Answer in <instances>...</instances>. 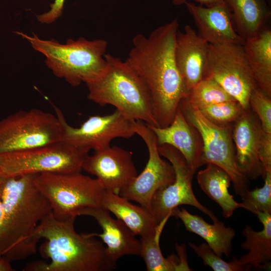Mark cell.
<instances>
[{
	"label": "cell",
	"instance_id": "6da1fadb",
	"mask_svg": "<svg viewBox=\"0 0 271 271\" xmlns=\"http://www.w3.org/2000/svg\"><path fill=\"white\" fill-rule=\"evenodd\" d=\"M178 28L175 19L158 27L148 37L136 35L125 60L147 86L155 118L161 127L171 124L180 101L189 92L175 57Z\"/></svg>",
	"mask_w": 271,
	"mask_h": 271
},
{
	"label": "cell",
	"instance_id": "7a4b0ae2",
	"mask_svg": "<svg viewBox=\"0 0 271 271\" xmlns=\"http://www.w3.org/2000/svg\"><path fill=\"white\" fill-rule=\"evenodd\" d=\"M75 217L60 220L51 213L36 229L33 238L41 245V255L49 259L28 264L24 270L33 271H111L116 262L108 256L103 242L92 233H78L74 227Z\"/></svg>",
	"mask_w": 271,
	"mask_h": 271
},
{
	"label": "cell",
	"instance_id": "3957f363",
	"mask_svg": "<svg viewBox=\"0 0 271 271\" xmlns=\"http://www.w3.org/2000/svg\"><path fill=\"white\" fill-rule=\"evenodd\" d=\"M37 175L3 177L1 198L6 247L3 257L11 262L36 252L38 242L33 235L40 222L52 213L50 202L35 184Z\"/></svg>",
	"mask_w": 271,
	"mask_h": 271
},
{
	"label": "cell",
	"instance_id": "277c9868",
	"mask_svg": "<svg viewBox=\"0 0 271 271\" xmlns=\"http://www.w3.org/2000/svg\"><path fill=\"white\" fill-rule=\"evenodd\" d=\"M103 72L86 83L89 100L100 105H113L132 120L159 126L153 114L151 98L145 83L128 63L109 54Z\"/></svg>",
	"mask_w": 271,
	"mask_h": 271
},
{
	"label": "cell",
	"instance_id": "5b68a950",
	"mask_svg": "<svg viewBox=\"0 0 271 271\" xmlns=\"http://www.w3.org/2000/svg\"><path fill=\"white\" fill-rule=\"evenodd\" d=\"M15 33L45 57L46 65L56 76L64 78L72 86L93 81L106 67L104 55L107 42L105 40L90 41L80 37L60 44L54 39H41L35 34L29 36L23 32Z\"/></svg>",
	"mask_w": 271,
	"mask_h": 271
},
{
	"label": "cell",
	"instance_id": "8992f818",
	"mask_svg": "<svg viewBox=\"0 0 271 271\" xmlns=\"http://www.w3.org/2000/svg\"><path fill=\"white\" fill-rule=\"evenodd\" d=\"M35 184L50 202L52 213L57 219L76 217L84 208L101 207L105 189L96 178L81 172L68 174H37Z\"/></svg>",
	"mask_w": 271,
	"mask_h": 271
},
{
	"label": "cell",
	"instance_id": "52a82bcc",
	"mask_svg": "<svg viewBox=\"0 0 271 271\" xmlns=\"http://www.w3.org/2000/svg\"><path fill=\"white\" fill-rule=\"evenodd\" d=\"M62 134L56 114L38 108L17 111L0 120V156L61 141Z\"/></svg>",
	"mask_w": 271,
	"mask_h": 271
},
{
	"label": "cell",
	"instance_id": "ba28073f",
	"mask_svg": "<svg viewBox=\"0 0 271 271\" xmlns=\"http://www.w3.org/2000/svg\"><path fill=\"white\" fill-rule=\"evenodd\" d=\"M178 107L186 119L199 132L203 142L200 167L214 164L226 171L231 178L236 195L241 197L249 190V181L239 170L232 139V125L219 126L209 121L196 107L184 98Z\"/></svg>",
	"mask_w": 271,
	"mask_h": 271
},
{
	"label": "cell",
	"instance_id": "9c48e42d",
	"mask_svg": "<svg viewBox=\"0 0 271 271\" xmlns=\"http://www.w3.org/2000/svg\"><path fill=\"white\" fill-rule=\"evenodd\" d=\"M88 153L61 141L20 152L0 156V174L8 177L44 173L81 172Z\"/></svg>",
	"mask_w": 271,
	"mask_h": 271
},
{
	"label": "cell",
	"instance_id": "30bf717a",
	"mask_svg": "<svg viewBox=\"0 0 271 271\" xmlns=\"http://www.w3.org/2000/svg\"><path fill=\"white\" fill-rule=\"evenodd\" d=\"M203 78L216 82L244 110L250 108V94L258 86L243 45L209 44Z\"/></svg>",
	"mask_w": 271,
	"mask_h": 271
},
{
	"label": "cell",
	"instance_id": "8fae6325",
	"mask_svg": "<svg viewBox=\"0 0 271 271\" xmlns=\"http://www.w3.org/2000/svg\"><path fill=\"white\" fill-rule=\"evenodd\" d=\"M53 107L62 126L61 141L87 153L91 150L95 151L110 147L111 141L115 138L128 139L136 134L134 120L117 109L109 114L91 116L79 127H75L67 123L58 107Z\"/></svg>",
	"mask_w": 271,
	"mask_h": 271
},
{
	"label": "cell",
	"instance_id": "7c38bea8",
	"mask_svg": "<svg viewBox=\"0 0 271 271\" xmlns=\"http://www.w3.org/2000/svg\"><path fill=\"white\" fill-rule=\"evenodd\" d=\"M161 156L172 165L175 180L171 185L156 192L151 203L152 214L158 225L171 216L173 209L181 205L194 206L207 215L215 222L218 220L213 212L200 203L195 196L192 186L195 174L183 155L169 145L158 146Z\"/></svg>",
	"mask_w": 271,
	"mask_h": 271
},
{
	"label": "cell",
	"instance_id": "4fadbf2b",
	"mask_svg": "<svg viewBox=\"0 0 271 271\" xmlns=\"http://www.w3.org/2000/svg\"><path fill=\"white\" fill-rule=\"evenodd\" d=\"M133 127L135 133L143 139L147 146L149 159L142 172L120 192L119 195L129 201H136L152 213L154 195L160 189L174 182L175 172L171 163L161 158L156 136L151 129L139 120L133 121Z\"/></svg>",
	"mask_w": 271,
	"mask_h": 271
},
{
	"label": "cell",
	"instance_id": "5bb4252c",
	"mask_svg": "<svg viewBox=\"0 0 271 271\" xmlns=\"http://www.w3.org/2000/svg\"><path fill=\"white\" fill-rule=\"evenodd\" d=\"M232 134L236 163L248 180H255L265 172L261 162L265 147L271 145V134L266 133L255 112L244 110L233 123Z\"/></svg>",
	"mask_w": 271,
	"mask_h": 271
},
{
	"label": "cell",
	"instance_id": "9a60e30c",
	"mask_svg": "<svg viewBox=\"0 0 271 271\" xmlns=\"http://www.w3.org/2000/svg\"><path fill=\"white\" fill-rule=\"evenodd\" d=\"M82 170L95 176L105 190L119 195L138 175L132 153L116 146L87 155Z\"/></svg>",
	"mask_w": 271,
	"mask_h": 271
},
{
	"label": "cell",
	"instance_id": "2e32d148",
	"mask_svg": "<svg viewBox=\"0 0 271 271\" xmlns=\"http://www.w3.org/2000/svg\"><path fill=\"white\" fill-rule=\"evenodd\" d=\"M197 28L198 34L209 44L243 45L245 40L234 27L230 9L224 1L211 7L185 4Z\"/></svg>",
	"mask_w": 271,
	"mask_h": 271
},
{
	"label": "cell",
	"instance_id": "e0dca14e",
	"mask_svg": "<svg viewBox=\"0 0 271 271\" xmlns=\"http://www.w3.org/2000/svg\"><path fill=\"white\" fill-rule=\"evenodd\" d=\"M81 215L94 218L101 227V233L92 234L106 244L107 253L114 262L126 255H140V240L123 222L112 218L109 211L101 207H89L80 210L77 216Z\"/></svg>",
	"mask_w": 271,
	"mask_h": 271
},
{
	"label": "cell",
	"instance_id": "ac0fdd59",
	"mask_svg": "<svg viewBox=\"0 0 271 271\" xmlns=\"http://www.w3.org/2000/svg\"><path fill=\"white\" fill-rule=\"evenodd\" d=\"M209 46L190 25H186L183 32H178L175 60L188 91L203 78Z\"/></svg>",
	"mask_w": 271,
	"mask_h": 271
},
{
	"label": "cell",
	"instance_id": "d6986e66",
	"mask_svg": "<svg viewBox=\"0 0 271 271\" xmlns=\"http://www.w3.org/2000/svg\"><path fill=\"white\" fill-rule=\"evenodd\" d=\"M147 125L155 134L158 146L169 145L178 150L192 171L196 172L200 167L202 139L198 130L188 122L179 107L168 126L161 127Z\"/></svg>",
	"mask_w": 271,
	"mask_h": 271
},
{
	"label": "cell",
	"instance_id": "ffe728a7",
	"mask_svg": "<svg viewBox=\"0 0 271 271\" xmlns=\"http://www.w3.org/2000/svg\"><path fill=\"white\" fill-rule=\"evenodd\" d=\"M171 216L181 219L186 229L203 238L218 256L224 254L229 257L232 251V240L235 236L234 230L226 227L218 220L211 224L198 215L191 214L183 207L173 210Z\"/></svg>",
	"mask_w": 271,
	"mask_h": 271
},
{
	"label": "cell",
	"instance_id": "44dd1931",
	"mask_svg": "<svg viewBox=\"0 0 271 271\" xmlns=\"http://www.w3.org/2000/svg\"><path fill=\"white\" fill-rule=\"evenodd\" d=\"M101 207L113 213L136 235L144 237L156 232L158 225L152 214L141 206L133 205L119 194L105 190Z\"/></svg>",
	"mask_w": 271,
	"mask_h": 271
},
{
	"label": "cell",
	"instance_id": "7402d4cb",
	"mask_svg": "<svg viewBox=\"0 0 271 271\" xmlns=\"http://www.w3.org/2000/svg\"><path fill=\"white\" fill-rule=\"evenodd\" d=\"M263 225L259 231L246 225L242 230L245 240L240 247L248 252L241 255L238 260L242 264L259 269H270L271 259V214L264 212L255 213Z\"/></svg>",
	"mask_w": 271,
	"mask_h": 271
},
{
	"label": "cell",
	"instance_id": "603a6c76",
	"mask_svg": "<svg viewBox=\"0 0 271 271\" xmlns=\"http://www.w3.org/2000/svg\"><path fill=\"white\" fill-rule=\"evenodd\" d=\"M243 47L258 87L271 97V31L264 27Z\"/></svg>",
	"mask_w": 271,
	"mask_h": 271
},
{
	"label": "cell",
	"instance_id": "cb8c5ba5",
	"mask_svg": "<svg viewBox=\"0 0 271 271\" xmlns=\"http://www.w3.org/2000/svg\"><path fill=\"white\" fill-rule=\"evenodd\" d=\"M224 1L230 9L235 31L244 40L256 35L271 15L267 0Z\"/></svg>",
	"mask_w": 271,
	"mask_h": 271
},
{
	"label": "cell",
	"instance_id": "d4e9b609",
	"mask_svg": "<svg viewBox=\"0 0 271 271\" xmlns=\"http://www.w3.org/2000/svg\"><path fill=\"white\" fill-rule=\"evenodd\" d=\"M197 179L201 189L221 207L224 217L229 218L237 208L244 209L242 203L236 202L230 194L228 188L231 178L220 167L213 164H206L205 169L198 172Z\"/></svg>",
	"mask_w": 271,
	"mask_h": 271
},
{
	"label": "cell",
	"instance_id": "484cf974",
	"mask_svg": "<svg viewBox=\"0 0 271 271\" xmlns=\"http://www.w3.org/2000/svg\"><path fill=\"white\" fill-rule=\"evenodd\" d=\"M168 219L164 220L158 226L155 234L141 237L140 255L145 262L148 271H190L182 262L179 256L173 254L164 257L160 246V238L164 227Z\"/></svg>",
	"mask_w": 271,
	"mask_h": 271
},
{
	"label": "cell",
	"instance_id": "4316f807",
	"mask_svg": "<svg viewBox=\"0 0 271 271\" xmlns=\"http://www.w3.org/2000/svg\"><path fill=\"white\" fill-rule=\"evenodd\" d=\"M183 98L197 108L224 101L235 100L216 82L207 78H203L199 81Z\"/></svg>",
	"mask_w": 271,
	"mask_h": 271
},
{
	"label": "cell",
	"instance_id": "83f0119b",
	"mask_svg": "<svg viewBox=\"0 0 271 271\" xmlns=\"http://www.w3.org/2000/svg\"><path fill=\"white\" fill-rule=\"evenodd\" d=\"M198 109L209 121L223 127L232 125L244 110L235 100L219 102Z\"/></svg>",
	"mask_w": 271,
	"mask_h": 271
},
{
	"label": "cell",
	"instance_id": "f1b7e54d",
	"mask_svg": "<svg viewBox=\"0 0 271 271\" xmlns=\"http://www.w3.org/2000/svg\"><path fill=\"white\" fill-rule=\"evenodd\" d=\"M261 188L247 190L241 197L244 209L255 214L257 212L271 214V172H266Z\"/></svg>",
	"mask_w": 271,
	"mask_h": 271
},
{
	"label": "cell",
	"instance_id": "f546056e",
	"mask_svg": "<svg viewBox=\"0 0 271 271\" xmlns=\"http://www.w3.org/2000/svg\"><path fill=\"white\" fill-rule=\"evenodd\" d=\"M188 244L202 259L204 265L210 266L214 271H248L252 269L249 265L240 263L235 256H233L229 262L225 261L216 255L206 243H202L199 245L190 242Z\"/></svg>",
	"mask_w": 271,
	"mask_h": 271
},
{
	"label": "cell",
	"instance_id": "4dcf8cb0",
	"mask_svg": "<svg viewBox=\"0 0 271 271\" xmlns=\"http://www.w3.org/2000/svg\"><path fill=\"white\" fill-rule=\"evenodd\" d=\"M249 105L258 117L263 131L271 134V97L256 87L250 94Z\"/></svg>",
	"mask_w": 271,
	"mask_h": 271
},
{
	"label": "cell",
	"instance_id": "1f68e13d",
	"mask_svg": "<svg viewBox=\"0 0 271 271\" xmlns=\"http://www.w3.org/2000/svg\"><path fill=\"white\" fill-rule=\"evenodd\" d=\"M65 1L55 0L48 12L37 16L38 21L43 24H50L55 21L62 14Z\"/></svg>",
	"mask_w": 271,
	"mask_h": 271
},
{
	"label": "cell",
	"instance_id": "d6a6232c",
	"mask_svg": "<svg viewBox=\"0 0 271 271\" xmlns=\"http://www.w3.org/2000/svg\"><path fill=\"white\" fill-rule=\"evenodd\" d=\"M2 179L3 177L0 174V257H3L6 252L4 231V214L1 198Z\"/></svg>",
	"mask_w": 271,
	"mask_h": 271
},
{
	"label": "cell",
	"instance_id": "836d02e7",
	"mask_svg": "<svg viewBox=\"0 0 271 271\" xmlns=\"http://www.w3.org/2000/svg\"><path fill=\"white\" fill-rule=\"evenodd\" d=\"M173 4L176 6H179L184 4L188 0H169ZM196 2L200 3L201 5L205 7H211L217 4L224 2V0H195Z\"/></svg>",
	"mask_w": 271,
	"mask_h": 271
},
{
	"label": "cell",
	"instance_id": "e575fe53",
	"mask_svg": "<svg viewBox=\"0 0 271 271\" xmlns=\"http://www.w3.org/2000/svg\"><path fill=\"white\" fill-rule=\"evenodd\" d=\"M11 263L4 257H0V271H13Z\"/></svg>",
	"mask_w": 271,
	"mask_h": 271
},
{
	"label": "cell",
	"instance_id": "d590c367",
	"mask_svg": "<svg viewBox=\"0 0 271 271\" xmlns=\"http://www.w3.org/2000/svg\"><path fill=\"white\" fill-rule=\"evenodd\" d=\"M267 1H268V2H270V0H267Z\"/></svg>",
	"mask_w": 271,
	"mask_h": 271
}]
</instances>
